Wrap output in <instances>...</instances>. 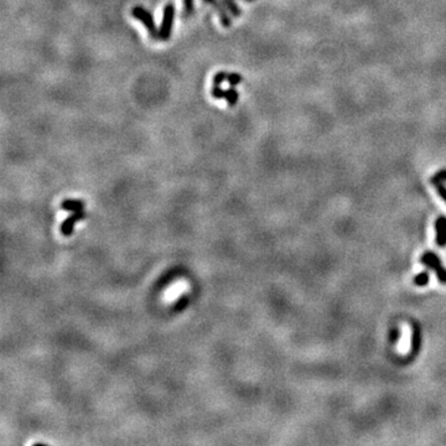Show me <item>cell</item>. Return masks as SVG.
<instances>
[{
    "label": "cell",
    "mask_w": 446,
    "mask_h": 446,
    "mask_svg": "<svg viewBox=\"0 0 446 446\" xmlns=\"http://www.w3.org/2000/svg\"><path fill=\"white\" fill-rule=\"evenodd\" d=\"M429 278H430V275H429L428 271H423V273L414 276L413 283L416 285V287H425V285L429 283Z\"/></svg>",
    "instance_id": "cell-10"
},
{
    "label": "cell",
    "mask_w": 446,
    "mask_h": 446,
    "mask_svg": "<svg viewBox=\"0 0 446 446\" xmlns=\"http://www.w3.org/2000/svg\"><path fill=\"white\" fill-rule=\"evenodd\" d=\"M420 263L435 271L439 282L441 284H446V268H444L441 260L434 252H425L420 258Z\"/></svg>",
    "instance_id": "cell-3"
},
{
    "label": "cell",
    "mask_w": 446,
    "mask_h": 446,
    "mask_svg": "<svg viewBox=\"0 0 446 446\" xmlns=\"http://www.w3.org/2000/svg\"><path fill=\"white\" fill-rule=\"evenodd\" d=\"M242 79H243V77L239 73H234V72L227 73V82H228V85L232 86V87H236V86L241 85Z\"/></svg>",
    "instance_id": "cell-11"
},
{
    "label": "cell",
    "mask_w": 446,
    "mask_h": 446,
    "mask_svg": "<svg viewBox=\"0 0 446 446\" xmlns=\"http://www.w3.org/2000/svg\"><path fill=\"white\" fill-rule=\"evenodd\" d=\"M207 3H210L211 5L216 9L217 14H218L219 20H221V24L225 27H231V25H232V21H231L230 15H228L227 11L225 10V8H223L222 4H219L218 0H206Z\"/></svg>",
    "instance_id": "cell-5"
},
{
    "label": "cell",
    "mask_w": 446,
    "mask_h": 446,
    "mask_svg": "<svg viewBox=\"0 0 446 446\" xmlns=\"http://www.w3.org/2000/svg\"><path fill=\"white\" fill-rule=\"evenodd\" d=\"M226 81H227V72H223V71H219V72H217L216 74H214L213 79H212L213 85H216V86H221L223 82H226Z\"/></svg>",
    "instance_id": "cell-15"
},
{
    "label": "cell",
    "mask_w": 446,
    "mask_h": 446,
    "mask_svg": "<svg viewBox=\"0 0 446 446\" xmlns=\"http://www.w3.org/2000/svg\"><path fill=\"white\" fill-rule=\"evenodd\" d=\"M420 345H422V331H420V326L414 322L413 324V336H411V351H410L411 358L419 353Z\"/></svg>",
    "instance_id": "cell-6"
},
{
    "label": "cell",
    "mask_w": 446,
    "mask_h": 446,
    "mask_svg": "<svg viewBox=\"0 0 446 446\" xmlns=\"http://www.w3.org/2000/svg\"><path fill=\"white\" fill-rule=\"evenodd\" d=\"M225 99H226V102H227L228 105H231V107H234V105H236L237 103H238V99H239L238 91H237L236 88L231 86V88L226 90Z\"/></svg>",
    "instance_id": "cell-9"
},
{
    "label": "cell",
    "mask_w": 446,
    "mask_h": 446,
    "mask_svg": "<svg viewBox=\"0 0 446 446\" xmlns=\"http://www.w3.org/2000/svg\"><path fill=\"white\" fill-rule=\"evenodd\" d=\"M244 2H254V0H244Z\"/></svg>",
    "instance_id": "cell-18"
},
{
    "label": "cell",
    "mask_w": 446,
    "mask_h": 446,
    "mask_svg": "<svg viewBox=\"0 0 446 446\" xmlns=\"http://www.w3.org/2000/svg\"><path fill=\"white\" fill-rule=\"evenodd\" d=\"M83 217H85V213L82 212V211H77V212H74V214H72V216L68 217L67 221H66L64 225H62V233H64L65 236H68V234L72 233L74 222L79 221V219H82Z\"/></svg>",
    "instance_id": "cell-7"
},
{
    "label": "cell",
    "mask_w": 446,
    "mask_h": 446,
    "mask_svg": "<svg viewBox=\"0 0 446 446\" xmlns=\"http://www.w3.org/2000/svg\"><path fill=\"white\" fill-rule=\"evenodd\" d=\"M61 206L66 211H73V212H76V211L83 210L85 204L82 201H78V200H65Z\"/></svg>",
    "instance_id": "cell-8"
},
{
    "label": "cell",
    "mask_w": 446,
    "mask_h": 446,
    "mask_svg": "<svg viewBox=\"0 0 446 446\" xmlns=\"http://www.w3.org/2000/svg\"><path fill=\"white\" fill-rule=\"evenodd\" d=\"M184 7L186 14H187V15H191V14L193 13V9H195L193 0H184Z\"/></svg>",
    "instance_id": "cell-16"
},
{
    "label": "cell",
    "mask_w": 446,
    "mask_h": 446,
    "mask_svg": "<svg viewBox=\"0 0 446 446\" xmlns=\"http://www.w3.org/2000/svg\"><path fill=\"white\" fill-rule=\"evenodd\" d=\"M435 231H436V244L440 248L446 245V217L440 216L435 222Z\"/></svg>",
    "instance_id": "cell-4"
},
{
    "label": "cell",
    "mask_w": 446,
    "mask_h": 446,
    "mask_svg": "<svg viewBox=\"0 0 446 446\" xmlns=\"http://www.w3.org/2000/svg\"><path fill=\"white\" fill-rule=\"evenodd\" d=\"M131 15L147 27L149 35L153 37V39H159V30L158 27H156L155 19H154L153 14H151L150 11L145 9V8L142 7V5H136V7H134L133 10H131Z\"/></svg>",
    "instance_id": "cell-1"
},
{
    "label": "cell",
    "mask_w": 446,
    "mask_h": 446,
    "mask_svg": "<svg viewBox=\"0 0 446 446\" xmlns=\"http://www.w3.org/2000/svg\"><path fill=\"white\" fill-rule=\"evenodd\" d=\"M431 182H433V185L435 186L437 193H439L440 197H441V199L446 202V186L442 185L440 180L434 179V177H433V179H431Z\"/></svg>",
    "instance_id": "cell-12"
},
{
    "label": "cell",
    "mask_w": 446,
    "mask_h": 446,
    "mask_svg": "<svg viewBox=\"0 0 446 446\" xmlns=\"http://www.w3.org/2000/svg\"><path fill=\"white\" fill-rule=\"evenodd\" d=\"M225 90H222L221 86H216L213 85L212 90H211V96L213 97L214 99H222L225 98Z\"/></svg>",
    "instance_id": "cell-14"
},
{
    "label": "cell",
    "mask_w": 446,
    "mask_h": 446,
    "mask_svg": "<svg viewBox=\"0 0 446 446\" xmlns=\"http://www.w3.org/2000/svg\"><path fill=\"white\" fill-rule=\"evenodd\" d=\"M174 20H175V5L173 3H168L164 8L161 25L159 27V39L161 41H168L171 37L174 27Z\"/></svg>",
    "instance_id": "cell-2"
},
{
    "label": "cell",
    "mask_w": 446,
    "mask_h": 446,
    "mask_svg": "<svg viewBox=\"0 0 446 446\" xmlns=\"http://www.w3.org/2000/svg\"><path fill=\"white\" fill-rule=\"evenodd\" d=\"M225 4L227 5L228 10L231 11V14H232L233 16L241 15V9H239V7L233 2V0H225Z\"/></svg>",
    "instance_id": "cell-13"
},
{
    "label": "cell",
    "mask_w": 446,
    "mask_h": 446,
    "mask_svg": "<svg viewBox=\"0 0 446 446\" xmlns=\"http://www.w3.org/2000/svg\"><path fill=\"white\" fill-rule=\"evenodd\" d=\"M434 179L440 180V181H446V170L439 171V173H437L436 175L434 176Z\"/></svg>",
    "instance_id": "cell-17"
}]
</instances>
